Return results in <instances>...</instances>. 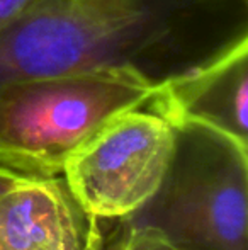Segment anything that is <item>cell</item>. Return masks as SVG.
<instances>
[{"label": "cell", "mask_w": 248, "mask_h": 250, "mask_svg": "<svg viewBox=\"0 0 248 250\" xmlns=\"http://www.w3.org/2000/svg\"><path fill=\"white\" fill-rule=\"evenodd\" d=\"M104 250H113V249H111V247H107V249H104Z\"/></svg>", "instance_id": "obj_10"}, {"label": "cell", "mask_w": 248, "mask_h": 250, "mask_svg": "<svg viewBox=\"0 0 248 250\" xmlns=\"http://www.w3.org/2000/svg\"><path fill=\"white\" fill-rule=\"evenodd\" d=\"M162 186L126 225L162 231L180 250H247L248 146L197 123H173Z\"/></svg>", "instance_id": "obj_3"}, {"label": "cell", "mask_w": 248, "mask_h": 250, "mask_svg": "<svg viewBox=\"0 0 248 250\" xmlns=\"http://www.w3.org/2000/svg\"><path fill=\"white\" fill-rule=\"evenodd\" d=\"M173 123H197L248 146V34L155 83L145 105Z\"/></svg>", "instance_id": "obj_5"}, {"label": "cell", "mask_w": 248, "mask_h": 250, "mask_svg": "<svg viewBox=\"0 0 248 250\" xmlns=\"http://www.w3.org/2000/svg\"><path fill=\"white\" fill-rule=\"evenodd\" d=\"M19 175H20V172L10 170V168L2 167V165H0V191H3L7 186L12 184V182L16 181Z\"/></svg>", "instance_id": "obj_9"}, {"label": "cell", "mask_w": 248, "mask_h": 250, "mask_svg": "<svg viewBox=\"0 0 248 250\" xmlns=\"http://www.w3.org/2000/svg\"><path fill=\"white\" fill-rule=\"evenodd\" d=\"M38 0H0V38Z\"/></svg>", "instance_id": "obj_8"}, {"label": "cell", "mask_w": 248, "mask_h": 250, "mask_svg": "<svg viewBox=\"0 0 248 250\" xmlns=\"http://www.w3.org/2000/svg\"><path fill=\"white\" fill-rule=\"evenodd\" d=\"M155 83L134 68H100L0 85V165L50 177L123 112L145 107Z\"/></svg>", "instance_id": "obj_2"}, {"label": "cell", "mask_w": 248, "mask_h": 250, "mask_svg": "<svg viewBox=\"0 0 248 250\" xmlns=\"http://www.w3.org/2000/svg\"><path fill=\"white\" fill-rule=\"evenodd\" d=\"M0 250H104V235L65 177L20 174L0 191Z\"/></svg>", "instance_id": "obj_6"}, {"label": "cell", "mask_w": 248, "mask_h": 250, "mask_svg": "<svg viewBox=\"0 0 248 250\" xmlns=\"http://www.w3.org/2000/svg\"><path fill=\"white\" fill-rule=\"evenodd\" d=\"M109 247L113 250H180L156 228L126 223L117 240Z\"/></svg>", "instance_id": "obj_7"}, {"label": "cell", "mask_w": 248, "mask_h": 250, "mask_svg": "<svg viewBox=\"0 0 248 250\" xmlns=\"http://www.w3.org/2000/svg\"><path fill=\"white\" fill-rule=\"evenodd\" d=\"M173 128L148 107L123 112L66 160L68 188L97 220H128L162 186Z\"/></svg>", "instance_id": "obj_4"}, {"label": "cell", "mask_w": 248, "mask_h": 250, "mask_svg": "<svg viewBox=\"0 0 248 250\" xmlns=\"http://www.w3.org/2000/svg\"><path fill=\"white\" fill-rule=\"evenodd\" d=\"M248 34V0H38L0 38V85L100 68L162 82Z\"/></svg>", "instance_id": "obj_1"}]
</instances>
